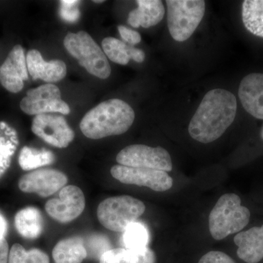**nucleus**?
<instances>
[{
	"label": "nucleus",
	"instance_id": "nucleus-31",
	"mask_svg": "<svg viewBox=\"0 0 263 263\" xmlns=\"http://www.w3.org/2000/svg\"><path fill=\"white\" fill-rule=\"evenodd\" d=\"M9 247L5 238H0V263H8Z\"/></svg>",
	"mask_w": 263,
	"mask_h": 263
},
{
	"label": "nucleus",
	"instance_id": "nucleus-10",
	"mask_svg": "<svg viewBox=\"0 0 263 263\" xmlns=\"http://www.w3.org/2000/svg\"><path fill=\"white\" fill-rule=\"evenodd\" d=\"M32 131L35 136L57 148H67L75 138V133L62 116L46 114L35 116Z\"/></svg>",
	"mask_w": 263,
	"mask_h": 263
},
{
	"label": "nucleus",
	"instance_id": "nucleus-20",
	"mask_svg": "<svg viewBox=\"0 0 263 263\" xmlns=\"http://www.w3.org/2000/svg\"><path fill=\"white\" fill-rule=\"evenodd\" d=\"M242 20L249 32L263 38V0L243 1Z\"/></svg>",
	"mask_w": 263,
	"mask_h": 263
},
{
	"label": "nucleus",
	"instance_id": "nucleus-30",
	"mask_svg": "<svg viewBox=\"0 0 263 263\" xmlns=\"http://www.w3.org/2000/svg\"><path fill=\"white\" fill-rule=\"evenodd\" d=\"M129 57L130 60H134L138 63H142L146 58L144 52L139 48L133 47L129 46Z\"/></svg>",
	"mask_w": 263,
	"mask_h": 263
},
{
	"label": "nucleus",
	"instance_id": "nucleus-33",
	"mask_svg": "<svg viewBox=\"0 0 263 263\" xmlns=\"http://www.w3.org/2000/svg\"><path fill=\"white\" fill-rule=\"evenodd\" d=\"M260 135H261V138H262V140H263V126L262 127V129H261Z\"/></svg>",
	"mask_w": 263,
	"mask_h": 263
},
{
	"label": "nucleus",
	"instance_id": "nucleus-18",
	"mask_svg": "<svg viewBox=\"0 0 263 263\" xmlns=\"http://www.w3.org/2000/svg\"><path fill=\"white\" fill-rule=\"evenodd\" d=\"M55 263H81L87 257L84 241L79 238L61 240L52 252Z\"/></svg>",
	"mask_w": 263,
	"mask_h": 263
},
{
	"label": "nucleus",
	"instance_id": "nucleus-1",
	"mask_svg": "<svg viewBox=\"0 0 263 263\" xmlns=\"http://www.w3.org/2000/svg\"><path fill=\"white\" fill-rule=\"evenodd\" d=\"M236 112L237 100L233 93L222 89L211 90L192 118L189 133L200 143H212L233 124Z\"/></svg>",
	"mask_w": 263,
	"mask_h": 263
},
{
	"label": "nucleus",
	"instance_id": "nucleus-3",
	"mask_svg": "<svg viewBox=\"0 0 263 263\" xmlns=\"http://www.w3.org/2000/svg\"><path fill=\"white\" fill-rule=\"evenodd\" d=\"M250 212L241 205L240 197L235 194L223 195L213 208L209 219V231L215 240L241 231L250 219Z\"/></svg>",
	"mask_w": 263,
	"mask_h": 263
},
{
	"label": "nucleus",
	"instance_id": "nucleus-23",
	"mask_svg": "<svg viewBox=\"0 0 263 263\" xmlns=\"http://www.w3.org/2000/svg\"><path fill=\"white\" fill-rule=\"evenodd\" d=\"M103 51L105 56L114 63L126 65L129 63V47L120 40L112 37L104 38L102 42Z\"/></svg>",
	"mask_w": 263,
	"mask_h": 263
},
{
	"label": "nucleus",
	"instance_id": "nucleus-19",
	"mask_svg": "<svg viewBox=\"0 0 263 263\" xmlns=\"http://www.w3.org/2000/svg\"><path fill=\"white\" fill-rule=\"evenodd\" d=\"M15 226L19 234L27 239H35L43 231V221L41 213L34 207L25 208L15 216Z\"/></svg>",
	"mask_w": 263,
	"mask_h": 263
},
{
	"label": "nucleus",
	"instance_id": "nucleus-12",
	"mask_svg": "<svg viewBox=\"0 0 263 263\" xmlns=\"http://www.w3.org/2000/svg\"><path fill=\"white\" fill-rule=\"evenodd\" d=\"M68 179L61 171L54 169H41L22 176L18 187L25 193H36L46 197L65 187Z\"/></svg>",
	"mask_w": 263,
	"mask_h": 263
},
{
	"label": "nucleus",
	"instance_id": "nucleus-13",
	"mask_svg": "<svg viewBox=\"0 0 263 263\" xmlns=\"http://www.w3.org/2000/svg\"><path fill=\"white\" fill-rule=\"evenodd\" d=\"M28 79L24 48L16 45L0 67V84L10 92L18 93L23 89L24 81Z\"/></svg>",
	"mask_w": 263,
	"mask_h": 263
},
{
	"label": "nucleus",
	"instance_id": "nucleus-21",
	"mask_svg": "<svg viewBox=\"0 0 263 263\" xmlns=\"http://www.w3.org/2000/svg\"><path fill=\"white\" fill-rule=\"evenodd\" d=\"M55 157L50 151L25 146L21 151L18 163L24 171H32L53 163Z\"/></svg>",
	"mask_w": 263,
	"mask_h": 263
},
{
	"label": "nucleus",
	"instance_id": "nucleus-5",
	"mask_svg": "<svg viewBox=\"0 0 263 263\" xmlns=\"http://www.w3.org/2000/svg\"><path fill=\"white\" fill-rule=\"evenodd\" d=\"M144 203L135 197L122 195L109 197L100 202L98 208V218L106 229L124 233L128 226L136 222L145 212Z\"/></svg>",
	"mask_w": 263,
	"mask_h": 263
},
{
	"label": "nucleus",
	"instance_id": "nucleus-16",
	"mask_svg": "<svg viewBox=\"0 0 263 263\" xmlns=\"http://www.w3.org/2000/svg\"><path fill=\"white\" fill-rule=\"evenodd\" d=\"M234 242L240 259L247 263L259 262L263 259V224L238 233Z\"/></svg>",
	"mask_w": 263,
	"mask_h": 263
},
{
	"label": "nucleus",
	"instance_id": "nucleus-11",
	"mask_svg": "<svg viewBox=\"0 0 263 263\" xmlns=\"http://www.w3.org/2000/svg\"><path fill=\"white\" fill-rule=\"evenodd\" d=\"M86 200L80 188L68 185L62 188L59 198L46 202L45 209L48 215L60 223L73 221L84 212Z\"/></svg>",
	"mask_w": 263,
	"mask_h": 263
},
{
	"label": "nucleus",
	"instance_id": "nucleus-28",
	"mask_svg": "<svg viewBox=\"0 0 263 263\" xmlns=\"http://www.w3.org/2000/svg\"><path fill=\"white\" fill-rule=\"evenodd\" d=\"M198 263H236L224 252L212 251L202 256Z\"/></svg>",
	"mask_w": 263,
	"mask_h": 263
},
{
	"label": "nucleus",
	"instance_id": "nucleus-27",
	"mask_svg": "<svg viewBox=\"0 0 263 263\" xmlns=\"http://www.w3.org/2000/svg\"><path fill=\"white\" fill-rule=\"evenodd\" d=\"M80 1L77 0H62L60 1V13L62 19L65 22H76L81 15L79 5Z\"/></svg>",
	"mask_w": 263,
	"mask_h": 263
},
{
	"label": "nucleus",
	"instance_id": "nucleus-7",
	"mask_svg": "<svg viewBox=\"0 0 263 263\" xmlns=\"http://www.w3.org/2000/svg\"><path fill=\"white\" fill-rule=\"evenodd\" d=\"M20 108L30 116L46 114L70 113V106L62 100L61 91L53 84H46L28 90L22 99Z\"/></svg>",
	"mask_w": 263,
	"mask_h": 263
},
{
	"label": "nucleus",
	"instance_id": "nucleus-6",
	"mask_svg": "<svg viewBox=\"0 0 263 263\" xmlns=\"http://www.w3.org/2000/svg\"><path fill=\"white\" fill-rule=\"evenodd\" d=\"M167 27L175 41L183 42L193 35L205 12L202 0H167Z\"/></svg>",
	"mask_w": 263,
	"mask_h": 263
},
{
	"label": "nucleus",
	"instance_id": "nucleus-26",
	"mask_svg": "<svg viewBox=\"0 0 263 263\" xmlns=\"http://www.w3.org/2000/svg\"><path fill=\"white\" fill-rule=\"evenodd\" d=\"M84 245L87 251V256L91 255L99 259L105 252L111 249L110 241L103 235H93L90 237L87 243H84Z\"/></svg>",
	"mask_w": 263,
	"mask_h": 263
},
{
	"label": "nucleus",
	"instance_id": "nucleus-32",
	"mask_svg": "<svg viewBox=\"0 0 263 263\" xmlns=\"http://www.w3.org/2000/svg\"><path fill=\"white\" fill-rule=\"evenodd\" d=\"M8 229V224L4 216L0 214V238H5Z\"/></svg>",
	"mask_w": 263,
	"mask_h": 263
},
{
	"label": "nucleus",
	"instance_id": "nucleus-22",
	"mask_svg": "<svg viewBox=\"0 0 263 263\" xmlns=\"http://www.w3.org/2000/svg\"><path fill=\"white\" fill-rule=\"evenodd\" d=\"M149 233L144 224L141 222L132 223L123 233V243L125 249L138 250L148 247Z\"/></svg>",
	"mask_w": 263,
	"mask_h": 263
},
{
	"label": "nucleus",
	"instance_id": "nucleus-24",
	"mask_svg": "<svg viewBox=\"0 0 263 263\" xmlns=\"http://www.w3.org/2000/svg\"><path fill=\"white\" fill-rule=\"evenodd\" d=\"M8 263H50V259L41 249L26 251L22 245L15 243L10 249Z\"/></svg>",
	"mask_w": 263,
	"mask_h": 263
},
{
	"label": "nucleus",
	"instance_id": "nucleus-4",
	"mask_svg": "<svg viewBox=\"0 0 263 263\" xmlns=\"http://www.w3.org/2000/svg\"><path fill=\"white\" fill-rule=\"evenodd\" d=\"M64 46L71 56L79 61L91 75L106 79L111 73L108 59L103 50L89 34L84 31L69 32L64 39Z\"/></svg>",
	"mask_w": 263,
	"mask_h": 263
},
{
	"label": "nucleus",
	"instance_id": "nucleus-29",
	"mask_svg": "<svg viewBox=\"0 0 263 263\" xmlns=\"http://www.w3.org/2000/svg\"><path fill=\"white\" fill-rule=\"evenodd\" d=\"M118 30H119L121 37L125 42L131 45L138 44L141 43V36L139 32L127 28L125 26H119Z\"/></svg>",
	"mask_w": 263,
	"mask_h": 263
},
{
	"label": "nucleus",
	"instance_id": "nucleus-9",
	"mask_svg": "<svg viewBox=\"0 0 263 263\" xmlns=\"http://www.w3.org/2000/svg\"><path fill=\"white\" fill-rule=\"evenodd\" d=\"M114 179L125 184L146 186L154 191L164 192L172 187V178L165 171L159 170L131 167L117 164L110 169Z\"/></svg>",
	"mask_w": 263,
	"mask_h": 263
},
{
	"label": "nucleus",
	"instance_id": "nucleus-34",
	"mask_svg": "<svg viewBox=\"0 0 263 263\" xmlns=\"http://www.w3.org/2000/svg\"><path fill=\"white\" fill-rule=\"evenodd\" d=\"M93 2H94V3H104L103 0H102V1H95H95H93Z\"/></svg>",
	"mask_w": 263,
	"mask_h": 263
},
{
	"label": "nucleus",
	"instance_id": "nucleus-14",
	"mask_svg": "<svg viewBox=\"0 0 263 263\" xmlns=\"http://www.w3.org/2000/svg\"><path fill=\"white\" fill-rule=\"evenodd\" d=\"M27 70L34 80H42L48 84L58 82L67 75V65L60 60L46 62L43 60L41 52L36 49L27 53Z\"/></svg>",
	"mask_w": 263,
	"mask_h": 263
},
{
	"label": "nucleus",
	"instance_id": "nucleus-2",
	"mask_svg": "<svg viewBox=\"0 0 263 263\" xmlns=\"http://www.w3.org/2000/svg\"><path fill=\"white\" fill-rule=\"evenodd\" d=\"M134 110L120 99H110L99 104L85 114L80 129L86 138L101 139L124 134L134 122Z\"/></svg>",
	"mask_w": 263,
	"mask_h": 263
},
{
	"label": "nucleus",
	"instance_id": "nucleus-25",
	"mask_svg": "<svg viewBox=\"0 0 263 263\" xmlns=\"http://www.w3.org/2000/svg\"><path fill=\"white\" fill-rule=\"evenodd\" d=\"M100 263H138L136 252L125 248L111 249L100 258Z\"/></svg>",
	"mask_w": 263,
	"mask_h": 263
},
{
	"label": "nucleus",
	"instance_id": "nucleus-8",
	"mask_svg": "<svg viewBox=\"0 0 263 263\" xmlns=\"http://www.w3.org/2000/svg\"><path fill=\"white\" fill-rule=\"evenodd\" d=\"M118 163L131 167H142L170 172L173 163L171 155L162 147L133 144L125 147L117 156Z\"/></svg>",
	"mask_w": 263,
	"mask_h": 263
},
{
	"label": "nucleus",
	"instance_id": "nucleus-15",
	"mask_svg": "<svg viewBox=\"0 0 263 263\" xmlns=\"http://www.w3.org/2000/svg\"><path fill=\"white\" fill-rule=\"evenodd\" d=\"M238 97L243 108L256 119H263V73H251L240 82Z\"/></svg>",
	"mask_w": 263,
	"mask_h": 263
},
{
	"label": "nucleus",
	"instance_id": "nucleus-17",
	"mask_svg": "<svg viewBox=\"0 0 263 263\" xmlns=\"http://www.w3.org/2000/svg\"><path fill=\"white\" fill-rule=\"evenodd\" d=\"M138 8L130 11L128 24L135 28H149L160 23L164 18L163 3L160 0H138Z\"/></svg>",
	"mask_w": 263,
	"mask_h": 263
}]
</instances>
